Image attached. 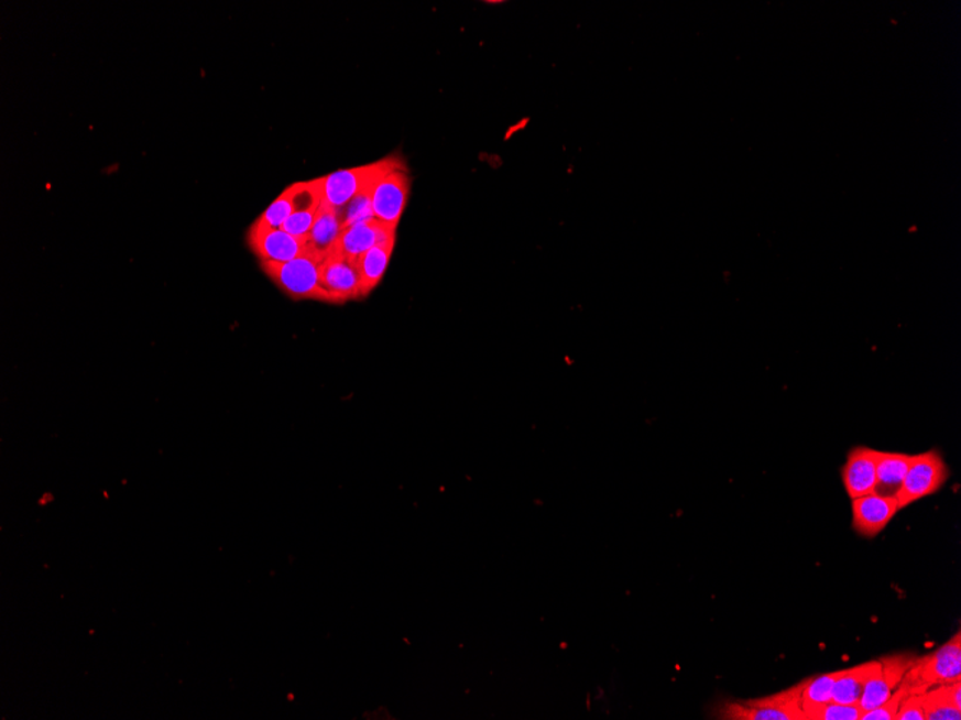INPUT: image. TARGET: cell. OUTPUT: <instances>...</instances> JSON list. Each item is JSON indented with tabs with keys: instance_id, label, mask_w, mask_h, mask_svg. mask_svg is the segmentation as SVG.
<instances>
[{
	"instance_id": "6da1fadb",
	"label": "cell",
	"mask_w": 961,
	"mask_h": 720,
	"mask_svg": "<svg viewBox=\"0 0 961 720\" xmlns=\"http://www.w3.org/2000/svg\"><path fill=\"white\" fill-rule=\"evenodd\" d=\"M805 680L758 699H721L711 708L712 719L724 720H805L801 710V690Z\"/></svg>"
},
{
	"instance_id": "7a4b0ae2",
	"label": "cell",
	"mask_w": 961,
	"mask_h": 720,
	"mask_svg": "<svg viewBox=\"0 0 961 720\" xmlns=\"http://www.w3.org/2000/svg\"><path fill=\"white\" fill-rule=\"evenodd\" d=\"M958 680H961L960 630L937 651L925 657H917L903 679L911 695H921L931 687L949 685Z\"/></svg>"
},
{
	"instance_id": "3957f363",
	"label": "cell",
	"mask_w": 961,
	"mask_h": 720,
	"mask_svg": "<svg viewBox=\"0 0 961 720\" xmlns=\"http://www.w3.org/2000/svg\"><path fill=\"white\" fill-rule=\"evenodd\" d=\"M323 257L307 251L288 262H262L265 274L290 298L303 301L313 299L326 303L325 291L320 284V266Z\"/></svg>"
},
{
	"instance_id": "277c9868",
	"label": "cell",
	"mask_w": 961,
	"mask_h": 720,
	"mask_svg": "<svg viewBox=\"0 0 961 720\" xmlns=\"http://www.w3.org/2000/svg\"><path fill=\"white\" fill-rule=\"evenodd\" d=\"M401 160L396 155H392V157H384L376 163L365 164V166L343 168V171L327 174L325 177H318L323 201L336 207V209H341L360 193L372 189L379 178L395 167Z\"/></svg>"
},
{
	"instance_id": "5b68a950",
	"label": "cell",
	"mask_w": 961,
	"mask_h": 720,
	"mask_svg": "<svg viewBox=\"0 0 961 720\" xmlns=\"http://www.w3.org/2000/svg\"><path fill=\"white\" fill-rule=\"evenodd\" d=\"M950 477L943 456L937 450L913 455L903 487L897 493L899 510L927 497L935 495Z\"/></svg>"
},
{
	"instance_id": "8992f818",
	"label": "cell",
	"mask_w": 961,
	"mask_h": 720,
	"mask_svg": "<svg viewBox=\"0 0 961 720\" xmlns=\"http://www.w3.org/2000/svg\"><path fill=\"white\" fill-rule=\"evenodd\" d=\"M411 174L401 160L395 167L383 174L372 192L374 218L397 228L411 196Z\"/></svg>"
},
{
	"instance_id": "52a82bcc",
	"label": "cell",
	"mask_w": 961,
	"mask_h": 720,
	"mask_svg": "<svg viewBox=\"0 0 961 720\" xmlns=\"http://www.w3.org/2000/svg\"><path fill=\"white\" fill-rule=\"evenodd\" d=\"M320 284L327 304H346L360 299V276L356 261L332 249L323 258Z\"/></svg>"
},
{
	"instance_id": "ba28073f",
	"label": "cell",
	"mask_w": 961,
	"mask_h": 720,
	"mask_svg": "<svg viewBox=\"0 0 961 720\" xmlns=\"http://www.w3.org/2000/svg\"><path fill=\"white\" fill-rule=\"evenodd\" d=\"M916 658L908 653L893 654V656L881 658L878 669L866 681L860 703H858L862 713L887 702Z\"/></svg>"
},
{
	"instance_id": "9c48e42d",
	"label": "cell",
	"mask_w": 961,
	"mask_h": 720,
	"mask_svg": "<svg viewBox=\"0 0 961 720\" xmlns=\"http://www.w3.org/2000/svg\"><path fill=\"white\" fill-rule=\"evenodd\" d=\"M252 252L262 262H288L307 251V240L293 237L284 229L269 228L255 220L248 233Z\"/></svg>"
},
{
	"instance_id": "30bf717a",
	"label": "cell",
	"mask_w": 961,
	"mask_h": 720,
	"mask_svg": "<svg viewBox=\"0 0 961 720\" xmlns=\"http://www.w3.org/2000/svg\"><path fill=\"white\" fill-rule=\"evenodd\" d=\"M898 511V502L895 498L870 493L852 499V528L865 538H874L887 528Z\"/></svg>"
},
{
	"instance_id": "8fae6325",
	"label": "cell",
	"mask_w": 961,
	"mask_h": 720,
	"mask_svg": "<svg viewBox=\"0 0 961 720\" xmlns=\"http://www.w3.org/2000/svg\"><path fill=\"white\" fill-rule=\"evenodd\" d=\"M880 450L856 446L848 454L841 474L848 497L856 499L874 493Z\"/></svg>"
},
{
	"instance_id": "7c38bea8",
	"label": "cell",
	"mask_w": 961,
	"mask_h": 720,
	"mask_svg": "<svg viewBox=\"0 0 961 720\" xmlns=\"http://www.w3.org/2000/svg\"><path fill=\"white\" fill-rule=\"evenodd\" d=\"M396 230L376 218L364 220L343 229L335 249L356 261L376 244L395 239Z\"/></svg>"
},
{
	"instance_id": "4fadbf2b",
	"label": "cell",
	"mask_w": 961,
	"mask_h": 720,
	"mask_svg": "<svg viewBox=\"0 0 961 720\" xmlns=\"http://www.w3.org/2000/svg\"><path fill=\"white\" fill-rule=\"evenodd\" d=\"M323 204L320 181L294 183V211L283 226L295 238L307 239Z\"/></svg>"
},
{
	"instance_id": "5bb4252c",
	"label": "cell",
	"mask_w": 961,
	"mask_h": 720,
	"mask_svg": "<svg viewBox=\"0 0 961 720\" xmlns=\"http://www.w3.org/2000/svg\"><path fill=\"white\" fill-rule=\"evenodd\" d=\"M345 226L340 210L323 201L307 237V249L325 258L336 248Z\"/></svg>"
},
{
	"instance_id": "9a60e30c",
	"label": "cell",
	"mask_w": 961,
	"mask_h": 720,
	"mask_svg": "<svg viewBox=\"0 0 961 720\" xmlns=\"http://www.w3.org/2000/svg\"><path fill=\"white\" fill-rule=\"evenodd\" d=\"M395 244L396 238L386 240V242L376 244L356 259L360 276V298L368 296L381 284L389 263H391L393 251H395Z\"/></svg>"
},
{
	"instance_id": "2e32d148",
	"label": "cell",
	"mask_w": 961,
	"mask_h": 720,
	"mask_svg": "<svg viewBox=\"0 0 961 720\" xmlns=\"http://www.w3.org/2000/svg\"><path fill=\"white\" fill-rule=\"evenodd\" d=\"M926 720L961 719V680L931 687L921 694Z\"/></svg>"
},
{
	"instance_id": "e0dca14e",
	"label": "cell",
	"mask_w": 961,
	"mask_h": 720,
	"mask_svg": "<svg viewBox=\"0 0 961 720\" xmlns=\"http://www.w3.org/2000/svg\"><path fill=\"white\" fill-rule=\"evenodd\" d=\"M911 459L913 455L880 451L874 493L897 499Z\"/></svg>"
},
{
	"instance_id": "ac0fdd59",
	"label": "cell",
	"mask_w": 961,
	"mask_h": 720,
	"mask_svg": "<svg viewBox=\"0 0 961 720\" xmlns=\"http://www.w3.org/2000/svg\"><path fill=\"white\" fill-rule=\"evenodd\" d=\"M881 665L880 661L862 663L848 670L838 672L832 689V702L841 705L860 703L866 681Z\"/></svg>"
},
{
	"instance_id": "d6986e66",
	"label": "cell",
	"mask_w": 961,
	"mask_h": 720,
	"mask_svg": "<svg viewBox=\"0 0 961 720\" xmlns=\"http://www.w3.org/2000/svg\"><path fill=\"white\" fill-rule=\"evenodd\" d=\"M837 676L838 672H833L805 680L804 690H801V710H804L805 720H809L822 706L832 702V689Z\"/></svg>"
},
{
	"instance_id": "ffe728a7",
	"label": "cell",
	"mask_w": 961,
	"mask_h": 720,
	"mask_svg": "<svg viewBox=\"0 0 961 720\" xmlns=\"http://www.w3.org/2000/svg\"><path fill=\"white\" fill-rule=\"evenodd\" d=\"M294 211V185H291L285 189L273 204L270 205L269 209L264 211L258 218L261 223L269 226V228L274 229H283V226L290 219V216L293 215Z\"/></svg>"
},
{
	"instance_id": "44dd1931",
	"label": "cell",
	"mask_w": 961,
	"mask_h": 720,
	"mask_svg": "<svg viewBox=\"0 0 961 720\" xmlns=\"http://www.w3.org/2000/svg\"><path fill=\"white\" fill-rule=\"evenodd\" d=\"M861 718L860 706L831 702L818 709L809 720H861Z\"/></svg>"
},
{
	"instance_id": "7402d4cb",
	"label": "cell",
	"mask_w": 961,
	"mask_h": 720,
	"mask_svg": "<svg viewBox=\"0 0 961 720\" xmlns=\"http://www.w3.org/2000/svg\"><path fill=\"white\" fill-rule=\"evenodd\" d=\"M895 720H926L921 695H909L899 706Z\"/></svg>"
}]
</instances>
